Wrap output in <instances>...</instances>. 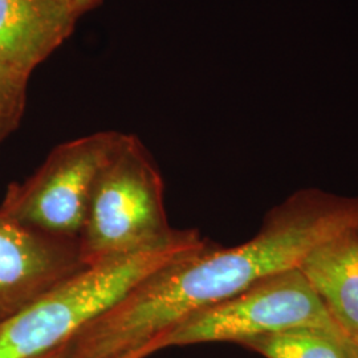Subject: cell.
I'll list each match as a JSON object with an SVG mask.
<instances>
[{
  "label": "cell",
  "instance_id": "6da1fadb",
  "mask_svg": "<svg viewBox=\"0 0 358 358\" xmlns=\"http://www.w3.org/2000/svg\"><path fill=\"white\" fill-rule=\"evenodd\" d=\"M357 224L358 198L294 192L269 211L251 241L231 248L208 243L157 269L68 340L64 358L153 355L154 343L179 321L299 268L313 248Z\"/></svg>",
  "mask_w": 358,
  "mask_h": 358
},
{
  "label": "cell",
  "instance_id": "7a4b0ae2",
  "mask_svg": "<svg viewBox=\"0 0 358 358\" xmlns=\"http://www.w3.org/2000/svg\"><path fill=\"white\" fill-rule=\"evenodd\" d=\"M195 230H176L167 220L164 180L136 136L124 141L105 165L90 196L78 236L85 266L201 241Z\"/></svg>",
  "mask_w": 358,
  "mask_h": 358
},
{
  "label": "cell",
  "instance_id": "3957f363",
  "mask_svg": "<svg viewBox=\"0 0 358 358\" xmlns=\"http://www.w3.org/2000/svg\"><path fill=\"white\" fill-rule=\"evenodd\" d=\"M210 243L198 242L85 266L0 322V358H34L64 345L157 269Z\"/></svg>",
  "mask_w": 358,
  "mask_h": 358
},
{
  "label": "cell",
  "instance_id": "277c9868",
  "mask_svg": "<svg viewBox=\"0 0 358 358\" xmlns=\"http://www.w3.org/2000/svg\"><path fill=\"white\" fill-rule=\"evenodd\" d=\"M292 329H319L344 340L299 268L269 276L226 301L187 316L154 343L153 352L203 343L242 345Z\"/></svg>",
  "mask_w": 358,
  "mask_h": 358
},
{
  "label": "cell",
  "instance_id": "5b68a950",
  "mask_svg": "<svg viewBox=\"0 0 358 358\" xmlns=\"http://www.w3.org/2000/svg\"><path fill=\"white\" fill-rule=\"evenodd\" d=\"M124 138L106 130L56 146L31 177L8 187L0 211L34 230L78 241L96 180Z\"/></svg>",
  "mask_w": 358,
  "mask_h": 358
},
{
  "label": "cell",
  "instance_id": "8992f818",
  "mask_svg": "<svg viewBox=\"0 0 358 358\" xmlns=\"http://www.w3.org/2000/svg\"><path fill=\"white\" fill-rule=\"evenodd\" d=\"M84 267L77 239L34 230L0 211V322Z\"/></svg>",
  "mask_w": 358,
  "mask_h": 358
},
{
  "label": "cell",
  "instance_id": "52a82bcc",
  "mask_svg": "<svg viewBox=\"0 0 358 358\" xmlns=\"http://www.w3.org/2000/svg\"><path fill=\"white\" fill-rule=\"evenodd\" d=\"M81 16L76 0H0V63L31 76Z\"/></svg>",
  "mask_w": 358,
  "mask_h": 358
},
{
  "label": "cell",
  "instance_id": "ba28073f",
  "mask_svg": "<svg viewBox=\"0 0 358 358\" xmlns=\"http://www.w3.org/2000/svg\"><path fill=\"white\" fill-rule=\"evenodd\" d=\"M299 269L349 348H358V224L313 248Z\"/></svg>",
  "mask_w": 358,
  "mask_h": 358
},
{
  "label": "cell",
  "instance_id": "9c48e42d",
  "mask_svg": "<svg viewBox=\"0 0 358 358\" xmlns=\"http://www.w3.org/2000/svg\"><path fill=\"white\" fill-rule=\"evenodd\" d=\"M242 346L264 358H352L345 341L319 329H292L257 337Z\"/></svg>",
  "mask_w": 358,
  "mask_h": 358
},
{
  "label": "cell",
  "instance_id": "30bf717a",
  "mask_svg": "<svg viewBox=\"0 0 358 358\" xmlns=\"http://www.w3.org/2000/svg\"><path fill=\"white\" fill-rule=\"evenodd\" d=\"M29 75L0 63V143L19 128L27 106Z\"/></svg>",
  "mask_w": 358,
  "mask_h": 358
},
{
  "label": "cell",
  "instance_id": "8fae6325",
  "mask_svg": "<svg viewBox=\"0 0 358 358\" xmlns=\"http://www.w3.org/2000/svg\"><path fill=\"white\" fill-rule=\"evenodd\" d=\"M76 1L77 6H78V8H80L83 15L94 10L96 7H99L103 3V0H76Z\"/></svg>",
  "mask_w": 358,
  "mask_h": 358
},
{
  "label": "cell",
  "instance_id": "7c38bea8",
  "mask_svg": "<svg viewBox=\"0 0 358 358\" xmlns=\"http://www.w3.org/2000/svg\"><path fill=\"white\" fill-rule=\"evenodd\" d=\"M64 345L59 346L57 349H53L51 352H47L34 358H64Z\"/></svg>",
  "mask_w": 358,
  "mask_h": 358
},
{
  "label": "cell",
  "instance_id": "4fadbf2b",
  "mask_svg": "<svg viewBox=\"0 0 358 358\" xmlns=\"http://www.w3.org/2000/svg\"><path fill=\"white\" fill-rule=\"evenodd\" d=\"M148 356H150L146 350H142V352H136V353H133V355H129L127 357L124 358H145L148 357Z\"/></svg>",
  "mask_w": 358,
  "mask_h": 358
},
{
  "label": "cell",
  "instance_id": "5bb4252c",
  "mask_svg": "<svg viewBox=\"0 0 358 358\" xmlns=\"http://www.w3.org/2000/svg\"><path fill=\"white\" fill-rule=\"evenodd\" d=\"M349 353H350V357L358 358V348H349Z\"/></svg>",
  "mask_w": 358,
  "mask_h": 358
}]
</instances>
